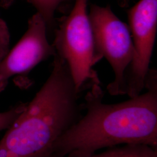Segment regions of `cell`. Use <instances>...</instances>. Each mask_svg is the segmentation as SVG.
<instances>
[{"label": "cell", "instance_id": "obj_4", "mask_svg": "<svg viewBox=\"0 0 157 157\" xmlns=\"http://www.w3.org/2000/svg\"><path fill=\"white\" fill-rule=\"evenodd\" d=\"M89 17L96 54L100 61L107 59L115 74L107 90L111 95H124L125 76L135 56L129 26L118 18L109 5L91 4Z\"/></svg>", "mask_w": 157, "mask_h": 157}, {"label": "cell", "instance_id": "obj_1", "mask_svg": "<svg viewBox=\"0 0 157 157\" xmlns=\"http://www.w3.org/2000/svg\"><path fill=\"white\" fill-rule=\"evenodd\" d=\"M82 104L86 113L56 140L48 157H87L104 148L145 144L157 148V73L151 69L147 91L118 104L104 103L94 84Z\"/></svg>", "mask_w": 157, "mask_h": 157}, {"label": "cell", "instance_id": "obj_7", "mask_svg": "<svg viewBox=\"0 0 157 157\" xmlns=\"http://www.w3.org/2000/svg\"><path fill=\"white\" fill-rule=\"evenodd\" d=\"M36 9L49 30L53 28L57 12L66 13L72 8L75 0H26ZM69 13V12H68Z\"/></svg>", "mask_w": 157, "mask_h": 157}, {"label": "cell", "instance_id": "obj_6", "mask_svg": "<svg viewBox=\"0 0 157 157\" xmlns=\"http://www.w3.org/2000/svg\"><path fill=\"white\" fill-rule=\"evenodd\" d=\"M45 21L36 13L28 22L26 32L15 46L0 61V93L10 78L30 72L40 62L56 54L47 39Z\"/></svg>", "mask_w": 157, "mask_h": 157}, {"label": "cell", "instance_id": "obj_5", "mask_svg": "<svg viewBox=\"0 0 157 157\" xmlns=\"http://www.w3.org/2000/svg\"><path fill=\"white\" fill-rule=\"evenodd\" d=\"M135 56L125 76L124 95L133 98L145 89L157 28V0H140L128 11Z\"/></svg>", "mask_w": 157, "mask_h": 157}, {"label": "cell", "instance_id": "obj_12", "mask_svg": "<svg viewBox=\"0 0 157 157\" xmlns=\"http://www.w3.org/2000/svg\"><path fill=\"white\" fill-rule=\"evenodd\" d=\"M13 0H0V7L6 8L8 7L12 2Z\"/></svg>", "mask_w": 157, "mask_h": 157}, {"label": "cell", "instance_id": "obj_8", "mask_svg": "<svg viewBox=\"0 0 157 157\" xmlns=\"http://www.w3.org/2000/svg\"><path fill=\"white\" fill-rule=\"evenodd\" d=\"M87 157H157V148L140 144H125L121 147H111L102 153Z\"/></svg>", "mask_w": 157, "mask_h": 157}, {"label": "cell", "instance_id": "obj_10", "mask_svg": "<svg viewBox=\"0 0 157 157\" xmlns=\"http://www.w3.org/2000/svg\"><path fill=\"white\" fill-rule=\"evenodd\" d=\"M10 33L4 20L0 17V61L10 50Z\"/></svg>", "mask_w": 157, "mask_h": 157}, {"label": "cell", "instance_id": "obj_11", "mask_svg": "<svg viewBox=\"0 0 157 157\" xmlns=\"http://www.w3.org/2000/svg\"><path fill=\"white\" fill-rule=\"evenodd\" d=\"M117 1L119 6L124 8L129 6L130 0H117Z\"/></svg>", "mask_w": 157, "mask_h": 157}, {"label": "cell", "instance_id": "obj_9", "mask_svg": "<svg viewBox=\"0 0 157 157\" xmlns=\"http://www.w3.org/2000/svg\"><path fill=\"white\" fill-rule=\"evenodd\" d=\"M26 103L21 104L12 107L10 109L0 112V131L8 129L26 107Z\"/></svg>", "mask_w": 157, "mask_h": 157}, {"label": "cell", "instance_id": "obj_2", "mask_svg": "<svg viewBox=\"0 0 157 157\" xmlns=\"http://www.w3.org/2000/svg\"><path fill=\"white\" fill-rule=\"evenodd\" d=\"M65 61L50 75L0 140V157H48L56 140L82 117L83 105Z\"/></svg>", "mask_w": 157, "mask_h": 157}, {"label": "cell", "instance_id": "obj_3", "mask_svg": "<svg viewBox=\"0 0 157 157\" xmlns=\"http://www.w3.org/2000/svg\"><path fill=\"white\" fill-rule=\"evenodd\" d=\"M52 45L56 54L67 63L78 92L100 84L93 69L100 59L95 52L87 0H75L67 15L60 19Z\"/></svg>", "mask_w": 157, "mask_h": 157}]
</instances>
